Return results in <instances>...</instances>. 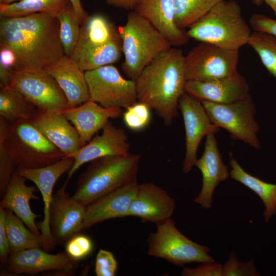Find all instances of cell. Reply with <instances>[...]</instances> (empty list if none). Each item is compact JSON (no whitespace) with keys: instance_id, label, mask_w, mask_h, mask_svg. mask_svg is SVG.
Masks as SVG:
<instances>
[{"instance_id":"43","label":"cell","mask_w":276,"mask_h":276,"mask_svg":"<svg viewBox=\"0 0 276 276\" xmlns=\"http://www.w3.org/2000/svg\"><path fill=\"white\" fill-rule=\"evenodd\" d=\"M0 65L11 70L16 71L17 58L12 49L0 45Z\"/></svg>"},{"instance_id":"31","label":"cell","mask_w":276,"mask_h":276,"mask_svg":"<svg viewBox=\"0 0 276 276\" xmlns=\"http://www.w3.org/2000/svg\"><path fill=\"white\" fill-rule=\"evenodd\" d=\"M69 3V0H21L9 4L0 3V16L13 17L46 13L57 17Z\"/></svg>"},{"instance_id":"1","label":"cell","mask_w":276,"mask_h":276,"mask_svg":"<svg viewBox=\"0 0 276 276\" xmlns=\"http://www.w3.org/2000/svg\"><path fill=\"white\" fill-rule=\"evenodd\" d=\"M58 18L49 13L1 17L0 45L17 58L16 71L43 70L65 55Z\"/></svg>"},{"instance_id":"42","label":"cell","mask_w":276,"mask_h":276,"mask_svg":"<svg viewBox=\"0 0 276 276\" xmlns=\"http://www.w3.org/2000/svg\"><path fill=\"white\" fill-rule=\"evenodd\" d=\"M5 209L0 206V259L4 265L8 263L11 254L5 227Z\"/></svg>"},{"instance_id":"32","label":"cell","mask_w":276,"mask_h":276,"mask_svg":"<svg viewBox=\"0 0 276 276\" xmlns=\"http://www.w3.org/2000/svg\"><path fill=\"white\" fill-rule=\"evenodd\" d=\"M221 0H173L177 26L189 28L205 15Z\"/></svg>"},{"instance_id":"26","label":"cell","mask_w":276,"mask_h":276,"mask_svg":"<svg viewBox=\"0 0 276 276\" xmlns=\"http://www.w3.org/2000/svg\"><path fill=\"white\" fill-rule=\"evenodd\" d=\"M119 39L118 29L104 16H88L81 25L78 41L73 54L97 48Z\"/></svg>"},{"instance_id":"47","label":"cell","mask_w":276,"mask_h":276,"mask_svg":"<svg viewBox=\"0 0 276 276\" xmlns=\"http://www.w3.org/2000/svg\"><path fill=\"white\" fill-rule=\"evenodd\" d=\"M21 0H0V3L9 4Z\"/></svg>"},{"instance_id":"9","label":"cell","mask_w":276,"mask_h":276,"mask_svg":"<svg viewBox=\"0 0 276 276\" xmlns=\"http://www.w3.org/2000/svg\"><path fill=\"white\" fill-rule=\"evenodd\" d=\"M89 99L106 108H127L137 101L135 81L113 65L85 72Z\"/></svg>"},{"instance_id":"4","label":"cell","mask_w":276,"mask_h":276,"mask_svg":"<svg viewBox=\"0 0 276 276\" xmlns=\"http://www.w3.org/2000/svg\"><path fill=\"white\" fill-rule=\"evenodd\" d=\"M190 38L219 47L239 50L247 44L251 33L239 4L221 0L205 15L189 28Z\"/></svg>"},{"instance_id":"16","label":"cell","mask_w":276,"mask_h":276,"mask_svg":"<svg viewBox=\"0 0 276 276\" xmlns=\"http://www.w3.org/2000/svg\"><path fill=\"white\" fill-rule=\"evenodd\" d=\"M78 265V261L66 252L51 254L41 247L12 252L7 264L9 270L15 274H35L51 270L68 274L75 270Z\"/></svg>"},{"instance_id":"3","label":"cell","mask_w":276,"mask_h":276,"mask_svg":"<svg viewBox=\"0 0 276 276\" xmlns=\"http://www.w3.org/2000/svg\"><path fill=\"white\" fill-rule=\"evenodd\" d=\"M141 154L107 156L91 162L79 176L73 197L85 206L137 179Z\"/></svg>"},{"instance_id":"17","label":"cell","mask_w":276,"mask_h":276,"mask_svg":"<svg viewBox=\"0 0 276 276\" xmlns=\"http://www.w3.org/2000/svg\"><path fill=\"white\" fill-rule=\"evenodd\" d=\"M215 134L206 136L203 153L195 165L200 171L202 179L201 191L194 201L204 209L212 207L213 194L217 186L230 176L228 167L219 151Z\"/></svg>"},{"instance_id":"18","label":"cell","mask_w":276,"mask_h":276,"mask_svg":"<svg viewBox=\"0 0 276 276\" xmlns=\"http://www.w3.org/2000/svg\"><path fill=\"white\" fill-rule=\"evenodd\" d=\"M175 206V200L161 187L152 182L139 183L127 217L156 224L171 218Z\"/></svg>"},{"instance_id":"44","label":"cell","mask_w":276,"mask_h":276,"mask_svg":"<svg viewBox=\"0 0 276 276\" xmlns=\"http://www.w3.org/2000/svg\"><path fill=\"white\" fill-rule=\"evenodd\" d=\"M114 7L125 9H134L140 0H106Z\"/></svg>"},{"instance_id":"13","label":"cell","mask_w":276,"mask_h":276,"mask_svg":"<svg viewBox=\"0 0 276 276\" xmlns=\"http://www.w3.org/2000/svg\"><path fill=\"white\" fill-rule=\"evenodd\" d=\"M65 183L53 195L49 224L56 244H63L82 231L86 206L65 191Z\"/></svg>"},{"instance_id":"14","label":"cell","mask_w":276,"mask_h":276,"mask_svg":"<svg viewBox=\"0 0 276 276\" xmlns=\"http://www.w3.org/2000/svg\"><path fill=\"white\" fill-rule=\"evenodd\" d=\"M74 159L65 157L50 165L35 169L17 168L19 174L32 181L40 192L44 203V217L38 228L45 242V250H52L56 245L49 224L50 208L53 197V190L58 179L72 167Z\"/></svg>"},{"instance_id":"10","label":"cell","mask_w":276,"mask_h":276,"mask_svg":"<svg viewBox=\"0 0 276 276\" xmlns=\"http://www.w3.org/2000/svg\"><path fill=\"white\" fill-rule=\"evenodd\" d=\"M239 50L201 42L185 56L187 81H206L233 75L237 72Z\"/></svg>"},{"instance_id":"29","label":"cell","mask_w":276,"mask_h":276,"mask_svg":"<svg viewBox=\"0 0 276 276\" xmlns=\"http://www.w3.org/2000/svg\"><path fill=\"white\" fill-rule=\"evenodd\" d=\"M5 227L11 253L33 247L45 250V242L41 235L27 228L22 220L12 211L5 209Z\"/></svg>"},{"instance_id":"20","label":"cell","mask_w":276,"mask_h":276,"mask_svg":"<svg viewBox=\"0 0 276 276\" xmlns=\"http://www.w3.org/2000/svg\"><path fill=\"white\" fill-rule=\"evenodd\" d=\"M139 186L135 179L86 206L82 231L104 221L127 217Z\"/></svg>"},{"instance_id":"28","label":"cell","mask_w":276,"mask_h":276,"mask_svg":"<svg viewBox=\"0 0 276 276\" xmlns=\"http://www.w3.org/2000/svg\"><path fill=\"white\" fill-rule=\"evenodd\" d=\"M38 109L11 85H0V116L12 122L31 121Z\"/></svg>"},{"instance_id":"15","label":"cell","mask_w":276,"mask_h":276,"mask_svg":"<svg viewBox=\"0 0 276 276\" xmlns=\"http://www.w3.org/2000/svg\"><path fill=\"white\" fill-rule=\"evenodd\" d=\"M97 134L71 156L74 164L67 173L64 183L67 184L77 170L84 164L107 156H121L129 153L130 145L125 130L114 125L110 120Z\"/></svg>"},{"instance_id":"36","label":"cell","mask_w":276,"mask_h":276,"mask_svg":"<svg viewBox=\"0 0 276 276\" xmlns=\"http://www.w3.org/2000/svg\"><path fill=\"white\" fill-rule=\"evenodd\" d=\"M17 169L3 143L0 142V197L2 198Z\"/></svg>"},{"instance_id":"40","label":"cell","mask_w":276,"mask_h":276,"mask_svg":"<svg viewBox=\"0 0 276 276\" xmlns=\"http://www.w3.org/2000/svg\"><path fill=\"white\" fill-rule=\"evenodd\" d=\"M183 276H223V266L219 263H203L194 268H183Z\"/></svg>"},{"instance_id":"37","label":"cell","mask_w":276,"mask_h":276,"mask_svg":"<svg viewBox=\"0 0 276 276\" xmlns=\"http://www.w3.org/2000/svg\"><path fill=\"white\" fill-rule=\"evenodd\" d=\"M255 266L254 261H240L233 252L223 266V276H257L259 275Z\"/></svg>"},{"instance_id":"46","label":"cell","mask_w":276,"mask_h":276,"mask_svg":"<svg viewBox=\"0 0 276 276\" xmlns=\"http://www.w3.org/2000/svg\"><path fill=\"white\" fill-rule=\"evenodd\" d=\"M272 9L276 15V0H263Z\"/></svg>"},{"instance_id":"39","label":"cell","mask_w":276,"mask_h":276,"mask_svg":"<svg viewBox=\"0 0 276 276\" xmlns=\"http://www.w3.org/2000/svg\"><path fill=\"white\" fill-rule=\"evenodd\" d=\"M117 263L113 254L107 250L100 249L96 256L95 273L97 276H114Z\"/></svg>"},{"instance_id":"33","label":"cell","mask_w":276,"mask_h":276,"mask_svg":"<svg viewBox=\"0 0 276 276\" xmlns=\"http://www.w3.org/2000/svg\"><path fill=\"white\" fill-rule=\"evenodd\" d=\"M60 26V37L65 55L71 57L77 45L81 24L70 3L57 16Z\"/></svg>"},{"instance_id":"12","label":"cell","mask_w":276,"mask_h":276,"mask_svg":"<svg viewBox=\"0 0 276 276\" xmlns=\"http://www.w3.org/2000/svg\"><path fill=\"white\" fill-rule=\"evenodd\" d=\"M178 108L182 116L186 134L182 170L188 173L195 165L198 148L202 138L216 133L219 128L213 123L202 102L186 92L180 98Z\"/></svg>"},{"instance_id":"34","label":"cell","mask_w":276,"mask_h":276,"mask_svg":"<svg viewBox=\"0 0 276 276\" xmlns=\"http://www.w3.org/2000/svg\"><path fill=\"white\" fill-rule=\"evenodd\" d=\"M247 44L258 54L263 64L276 79V37L254 31Z\"/></svg>"},{"instance_id":"45","label":"cell","mask_w":276,"mask_h":276,"mask_svg":"<svg viewBox=\"0 0 276 276\" xmlns=\"http://www.w3.org/2000/svg\"><path fill=\"white\" fill-rule=\"evenodd\" d=\"M69 1L75 11L81 25L88 15L83 8L80 0H69Z\"/></svg>"},{"instance_id":"7","label":"cell","mask_w":276,"mask_h":276,"mask_svg":"<svg viewBox=\"0 0 276 276\" xmlns=\"http://www.w3.org/2000/svg\"><path fill=\"white\" fill-rule=\"evenodd\" d=\"M156 225V231L147 239L149 255L164 259L178 266L192 262H214L209 254V248L185 236L171 218Z\"/></svg>"},{"instance_id":"21","label":"cell","mask_w":276,"mask_h":276,"mask_svg":"<svg viewBox=\"0 0 276 276\" xmlns=\"http://www.w3.org/2000/svg\"><path fill=\"white\" fill-rule=\"evenodd\" d=\"M61 112L76 128L83 147L103 129L109 119L120 118L123 114V110L104 107L89 99L79 106L68 107Z\"/></svg>"},{"instance_id":"38","label":"cell","mask_w":276,"mask_h":276,"mask_svg":"<svg viewBox=\"0 0 276 276\" xmlns=\"http://www.w3.org/2000/svg\"><path fill=\"white\" fill-rule=\"evenodd\" d=\"M93 244L87 236L77 234L65 243V252L73 260L79 261L92 251Z\"/></svg>"},{"instance_id":"41","label":"cell","mask_w":276,"mask_h":276,"mask_svg":"<svg viewBox=\"0 0 276 276\" xmlns=\"http://www.w3.org/2000/svg\"><path fill=\"white\" fill-rule=\"evenodd\" d=\"M254 31L266 33L276 37V20L263 14H255L249 19Z\"/></svg>"},{"instance_id":"23","label":"cell","mask_w":276,"mask_h":276,"mask_svg":"<svg viewBox=\"0 0 276 276\" xmlns=\"http://www.w3.org/2000/svg\"><path fill=\"white\" fill-rule=\"evenodd\" d=\"M134 11L148 20L172 46L187 44L190 38L175 22L173 0H140Z\"/></svg>"},{"instance_id":"19","label":"cell","mask_w":276,"mask_h":276,"mask_svg":"<svg viewBox=\"0 0 276 276\" xmlns=\"http://www.w3.org/2000/svg\"><path fill=\"white\" fill-rule=\"evenodd\" d=\"M249 86L245 78L236 74L225 78L206 81H187L185 92L200 101L230 103L249 95Z\"/></svg>"},{"instance_id":"5","label":"cell","mask_w":276,"mask_h":276,"mask_svg":"<svg viewBox=\"0 0 276 276\" xmlns=\"http://www.w3.org/2000/svg\"><path fill=\"white\" fill-rule=\"evenodd\" d=\"M118 31L124 56L122 70L133 80L156 57L172 47L156 28L134 11L128 13Z\"/></svg>"},{"instance_id":"2","label":"cell","mask_w":276,"mask_h":276,"mask_svg":"<svg viewBox=\"0 0 276 276\" xmlns=\"http://www.w3.org/2000/svg\"><path fill=\"white\" fill-rule=\"evenodd\" d=\"M182 50L171 48L152 61L135 80L137 101L154 110L167 126L178 114L187 81Z\"/></svg>"},{"instance_id":"48","label":"cell","mask_w":276,"mask_h":276,"mask_svg":"<svg viewBox=\"0 0 276 276\" xmlns=\"http://www.w3.org/2000/svg\"><path fill=\"white\" fill-rule=\"evenodd\" d=\"M252 2L257 5H261L264 1L263 0H252Z\"/></svg>"},{"instance_id":"6","label":"cell","mask_w":276,"mask_h":276,"mask_svg":"<svg viewBox=\"0 0 276 276\" xmlns=\"http://www.w3.org/2000/svg\"><path fill=\"white\" fill-rule=\"evenodd\" d=\"M3 143L17 168L35 169L66 157L29 121L10 122Z\"/></svg>"},{"instance_id":"35","label":"cell","mask_w":276,"mask_h":276,"mask_svg":"<svg viewBox=\"0 0 276 276\" xmlns=\"http://www.w3.org/2000/svg\"><path fill=\"white\" fill-rule=\"evenodd\" d=\"M125 109L123 113V121L131 130L139 131L149 124L151 109L146 104L137 101Z\"/></svg>"},{"instance_id":"27","label":"cell","mask_w":276,"mask_h":276,"mask_svg":"<svg viewBox=\"0 0 276 276\" xmlns=\"http://www.w3.org/2000/svg\"><path fill=\"white\" fill-rule=\"evenodd\" d=\"M231 177L243 184L256 194L263 201L265 210L263 216L269 221L276 213V184L268 183L246 172L232 154L229 155Z\"/></svg>"},{"instance_id":"25","label":"cell","mask_w":276,"mask_h":276,"mask_svg":"<svg viewBox=\"0 0 276 276\" xmlns=\"http://www.w3.org/2000/svg\"><path fill=\"white\" fill-rule=\"evenodd\" d=\"M26 180L16 170L4 195L1 199L0 206L12 211L31 231L36 234L41 235L35 223V220L38 216L32 211L30 206V201L31 199H39L34 194L37 190L33 186L27 185Z\"/></svg>"},{"instance_id":"11","label":"cell","mask_w":276,"mask_h":276,"mask_svg":"<svg viewBox=\"0 0 276 276\" xmlns=\"http://www.w3.org/2000/svg\"><path fill=\"white\" fill-rule=\"evenodd\" d=\"M11 85L39 110L62 111L68 107L64 92L43 70L14 71Z\"/></svg>"},{"instance_id":"24","label":"cell","mask_w":276,"mask_h":276,"mask_svg":"<svg viewBox=\"0 0 276 276\" xmlns=\"http://www.w3.org/2000/svg\"><path fill=\"white\" fill-rule=\"evenodd\" d=\"M57 81L67 99L68 107L89 99L85 72L66 55L43 69Z\"/></svg>"},{"instance_id":"30","label":"cell","mask_w":276,"mask_h":276,"mask_svg":"<svg viewBox=\"0 0 276 276\" xmlns=\"http://www.w3.org/2000/svg\"><path fill=\"white\" fill-rule=\"evenodd\" d=\"M122 54V41L119 39L97 48L74 53L71 58L86 72L113 64L119 60Z\"/></svg>"},{"instance_id":"8","label":"cell","mask_w":276,"mask_h":276,"mask_svg":"<svg viewBox=\"0 0 276 276\" xmlns=\"http://www.w3.org/2000/svg\"><path fill=\"white\" fill-rule=\"evenodd\" d=\"M201 102L215 125L227 130L233 139L255 149L260 148L257 136L260 128L255 120V106L250 95L230 103Z\"/></svg>"},{"instance_id":"22","label":"cell","mask_w":276,"mask_h":276,"mask_svg":"<svg viewBox=\"0 0 276 276\" xmlns=\"http://www.w3.org/2000/svg\"><path fill=\"white\" fill-rule=\"evenodd\" d=\"M30 122L66 157L71 156L82 147L77 130L61 111L38 110Z\"/></svg>"}]
</instances>
